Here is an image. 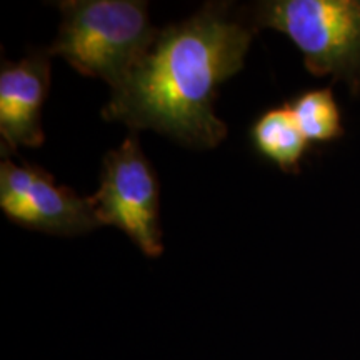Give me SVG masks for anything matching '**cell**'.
<instances>
[{
    "label": "cell",
    "instance_id": "cell-1",
    "mask_svg": "<svg viewBox=\"0 0 360 360\" xmlns=\"http://www.w3.org/2000/svg\"><path fill=\"white\" fill-rule=\"evenodd\" d=\"M255 29L227 2H209L188 19L159 30L154 45L103 107L105 120L150 129L192 148L227 137L215 115L217 89L242 70Z\"/></svg>",
    "mask_w": 360,
    "mask_h": 360
},
{
    "label": "cell",
    "instance_id": "cell-2",
    "mask_svg": "<svg viewBox=\"0 0 360 360\" xmlns=\"http://www.w3.org/2000/svg\"><path fill=\"white\" fill-rule=\"evenodd\" d=\"M57 39L49 56L62 57L85 77L105 80L114 90L154 45L159 30L141 0H65Z\"/></svg>",
    "mask_w": 360,
    "mask_h": 360
},
{
    "label": "cell",
    "instance_id": "cell-3",
    "mask_svg": "<svg viewBox=\"0 0 360 360\" xmlns=\"http://www.w3.org/2000/svg\"><path fill=\"white\" fill-rule=\"evenodd\" d=\"M292 40L315 77L344 82L360 94V0H267L249 20Z\"/></svg>",
    "mask_w": 360,
    "mask_h": 360
},
{
    "label": "cell",
    "instance_id": "cell-4",
    "mask_svg": "<svg viewBox=\"0 0 360 360\" xmlns=\"http://www.w3.org/2000/svg\"><path fill=\"white\" fill-rule=\"evenodd\" d=\"M90 199L102 225L120 229L148 257L162 255L159 182L135 135L103 157L101 186Z\"/></svg>",
    "mask_w": 360,
    "mask_h": 360
},
{
    "label": "cell",
    "instance_id": "cell-5",
    "mask_svg": "<svg viewBox=\"0 0 360 360\" xmlns=\"http://www.w3.org/2000/svg\"><path fill=\"white\" fill-rule=\"evenodd\" d=\"M51 85V56L34 52L0 70V137L2 150L44 143L42 107Z\"/></svg>",
    "mask_w": 360,
    "mask_h": 360
},
{
    "label": "cell",
    "instance_id": "cell-6",
    "mask_svg": "<svg viewBox=\"0 0 360 360\" xmlns=\"http://www.w3.org/2000/svg\"><path fill=\"white\" fill-rule=\"evenodd\" d=\"M8 220L32 231L67 237L82 236L102 225L90 197L58 186L51 174L35 165L29 192Z\"/></svg>",
    "mask_w": 360,
    "mask_h": 360
},
{
    "label": "cell",
    "instance_id": "cell-7",
    "mask_svg": "<svg viewBox=\"0 0 360 360\" xmlns=\"http://www.w3.org/2000/svg\"><path fill=\"white\" fill-rule=\"evenodd\" d=\"M250 135L259 154L283 172L299 170L310 143L297 124L289 103L264 112L252 125Z\"/></svg>",
    "mask_w": 360,
    "mask_h": 360
},
{
    "label": "cell",
    "instance_id": "cell-8",
    "mask_svg": "<svg viewBox=\"0 0 360 360\" xmlns=\"http://www.w3.org/2000/svg\"><path fill=\"white\" fill-rule=\"evenodd\" d=\"M289 107L309 142H332L344 135L342 114L330 87L307 90L289 102Z\"/></svg>",
    "mask_w": 360,
    "mask_h": 360
}]
</instances>
